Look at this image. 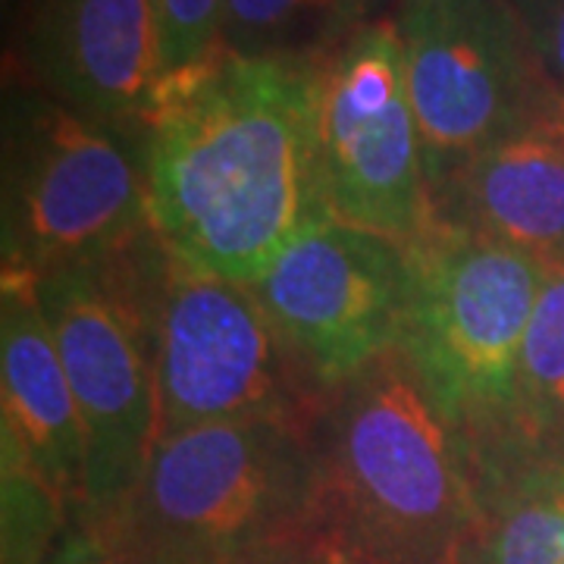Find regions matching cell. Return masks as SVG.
Instances as JSON below:
<instances>
[{
  "label": "cell",
  "mask_w": 564,
  "mask_h": 564,
  "mask_svg": "<svg viewBox=\"0 0 564 564\" xmlns=\"http://www.w3.org/2000/svg\"><path fill=\"white\" fill-rule=\"evenodd\" d=\"M13 63L82 117L139 132L163 79L154 0H20Z\"/></svg>",
  "instance_id": "11"
},
{
  "label": "cell",
  "mask_w": 564,
  "mask_h": 564,
  "mask_svg": "<svg viewBox=\"0 0 564 564\" xmlns=\"http://www.w3.org/2000/svg\"><path fill=\"white\" fill-rule=\"evenodd\" d=\"M555 122H558V129L564 132V101H558V110H555Z\"/></svg>",
  "instance_id": "21"
},
{
  "label": "cell",
  "mask_w": 564,
  "mask_h": 564,
  "mask_svg": "<svg viewBox=\"0 0 564 564\" xmlns=\"http://www.w3.org/2000/svg\"><path fill=\"white\" fill-rule=\"evenodd\" d=\"M345 564H367V562H361V558H355V555H348V552H345Z\"/></svg>",
  "instance_id": "22"
},
{
  "label": "cell",
  "mask_w": 564,
  "mask_h": 564,
  "mask_svg": "<svg viewBox=\"0 0 564 564\" xmlns=\"http://www.w3.org/2000/svg\"><path fill=\"white\" fill-rule=\"evenodd\" d=\"M321 163L339 223L404 248L426 232L421 126L392 20L367 22L323 61Z\"/></svg>",
  "instance_id": "9"
},
{
  "label": "cell",
  "mask_w": 564,
  "mask_h": 564,
  "mask_svg": "<svg viewBox=\"0 0 564 564\" xmlns=\"http://www.w3.org/2000/svg\"><path fill=\"white\" fill-rule=\"evenodd\" d=\"M242 564H345V552L323 533V527H314L263 545Z\"/></svg>",
  "instance_id": "19"
},
{
  "label": "cell",
  "mask_w": 564,
  "mask_h": 564,
  "mask_svg": "<svg viewBox=\"0 0 564 564\" xmlns=\"http://www.w3.org/2000/svg\"><path fill=\"white\" fill-rule=\"evenodd\" d=\"M543 282L527 254L452 226L408 245L399 348L470 452L521 445V348Z\"/></svg>",
  "instance_id": "5"
},
{
  "label": "cell",
  "mask_w": 564,
  "mask_h": 564,
  "mask_svg": "<svg viewBox=\"0 0 564 564\" xmlns=\"http://www.w3.org/2000/svg\"><path fill=\"white\" fill-rule=\"evenodd\" d=\"M44 564H129L117 549L104 543L95 530L82 524H69L61 543L54 545V552L47 555Z\"/></svg>",
  "instance_id": "20"
},
{
  "label": "cell",
  "mask_w": 564,
  "mask_h": 564,
  "mask_svg": "<svg viewBox=\"0 0 564 564\" xmlns=\"http://www.w3.org/2000/svg\"><path fill=\"white\" fill-rule=\"evenodd\" d=\"M470 564H564V458L524 445L470 452Z\"/></svg>",
  "instance_id": "14"
},
{
  "label": "cell",
  "mask_w": 564,
  "mask_h": 564,
  "mask_svg": "<svg viewBox=\"0 0 564 564\" xmlns=\"http://www.w3.org/2000/svg\"><path fill=\"white\" fill-rule=\"evenodd\" d=\"M251 289L311 377L333 389L399 345L408 248L329 220L289 245Z\"/></svg>",
  "instance_id": "10"
},
{
  "label": "cell",
  "mask_w": 564,
  "mask_h": 564,
  "mask_svg": "<svg viewBox=\"0 0 564 564\" xmlns=\"http://www.w3.org/2000/svg\"><path fill=\"white\" fill-rule=\"evenodd\" d=\"M377 0H226L217 51L251 61H326Z\"/></svg>",
  "instance_id": "15"
},
{
  "label": "cell",
  "mask_w": 564,
  "mask_h": 564,
  "mask_svg": "<svg viewBox=\"0 0 564 564\" xmlns=\"http://www.w3.org/2000/svg\"><path fill=\"white\" fill-rule=\"evenodd\" d=\"M323 61L214 51L163 76L139 122L148 217L207 273L254 285L289 245L336 220L321 163Z\"/></svg>",
  "instance_id": "1"
},
{
  "label": "cell",
  "mask_w": 564,
  "mask_h": 564,
  "mask_svg": "<svg viewBox=\"0 0 564 564\" xmlns=\"http://www.w3.org/2000/svg\"><path fill=\"white\" fill-rule=\"evenodd\" d=\"M120 261L154 345L158 440L236 421L311 430L326 389L251 285L182 261L154 229L120 251Z\"/></svg>",
  "instance_id": "4"
},
{
  "label": "cell",
  "mask_w": 564,
  "mask_h": 564,
  "mask_svg": "<svg viewBox=\"0 0 564 564\" xmlns=\"http://www.w3.org/2000/svg\"><path fill=\"white\" fill-rule=\"evenodd\" d=\"M154 229L139 132L82 117L7 76L3 270L44 276L101 263Z\"/></svg>",
  "instance_id": "6"
},
{
  "label": "cell",
  "mask_w": 564,
  "mask_h": 564,
  "mask_svg": "<svg viewBox=\"0 0 564 564\" xmlns=\"http://www.w3.org/2000/svg\"><path fill=\"white\" fill-rule=\"evenodd\" d=\"M0 389L3 440L79 518L85 496V430L32 273L0 280Z\"/></svg>",
  "instance_id": "12"
},
{
  "label": "cell",
  "mask_w": 564,
  "mask_h": 564,
  "mask_svg": "<svg viewBox=\"0 0 564 564\" xmlns=\"http://www.w3.org/2000/svg\"><path fill=\"white\" fill-rule=\"evenodd\" d=\"M35 285L85 430L76 524H98L135 489L161 433L151 329L120 254L51 270Z\"/></svg>",
  "instance_id": "8"
},
{
  "label": "cell",
  "mask_w": 564,
  "mask_h": 564,
  "mask_svg": "<svg viewBox=\"0 0 564 564\" xmlns=\"http://www.w3.org/2000/svg\"><path fill=\"white\" fill-rule=\"evenodd\" d=\"M226 0H154L163 76L192 69L220 44Z\"/></svg>",
  "instance_id": "17"
},
{
  "label": "cell",
  "mask_w": 564,
  "mask_h": 564,
  "mask_svg": "<svg viewBox=\"0 0 564 564\" xmlns=\"http://www.w3.org/2000/svg\"><path fill=\"white\" fill-rule=\"evenodd\" d=\"M524 25L545 82L564 101V0H508Z\"/></svg>",
  "instance_id": "18"
},
{
  "label": "cell",
  "mask_w": 564,
  "mask_h": 564,
  "mask_svg": "<svg viewBox=\"0 0 564 564\" xmlns=\"http://www.w3.org/2000/svg\"><path fill=\"white\" fill-rule=\"evenodd\" d=\"M430 223L564 267V132L555 117L499 141L430 195Z\"/></svg>",
  "instance_id": "13"
},
{
  "label": "cell",
  "mask_w": 564,
  "mask_h": 564,
  "mask_svg": "<svg viewBox=\"0 0 564 564\" xmlns=\"http://www.w3.org/2000/svg\"><path fill=\"white\" fill-rule=\"evenodd\" d=\"M392 22L421 126L426 195L486 148L555 117L562 98L508 0H395Z\"/></svg>",
  "instance_id": "7"
},
{
  "label": "cell",
  "mask_w": 564,
  "mask_h": 564,
  "mask_svg": "<svg viewBox=\"0 0 564 564\" xmlns=\"http://www.w3.org/2000/svg\"><path fill=\"white\" fill-rule=\"evenodd\" d=\"M307 440L339 549L367 564H470V445L399 345L326 389Z\"/></svg>",
  "instance_id": "2"
},
{
  "label": "cell",
  "mask_w": 564,
  "mask_h": 564,
  "mask_svg": "<svg viewBox=\"0 0 564 564\" xmlns=\"http://www.w3.org/2000/svg\"><path fill=\"white\" fill-rule=\"evenodd\" d=\"M518 440L564 458V267L545 273L521 348Z\"/></svg>",
  "instance_id": "16"
},
{
  "label": "cell",
  "mask_w": 564,
  "mask_h": 564,
  "mask_svg": "<svg viewBox=\"0 0 564 564\" xmlns=\"http://www.w3.org/2000/svg\"><path fill=\"white\" fill-rule=\"evenodd\" d=\"M82 527L129 564H242L263 545L321 527L311 440L276 421L161 436L120 508Z\"/></svg>",
  "instance_id": "3"
}]
</instances>
